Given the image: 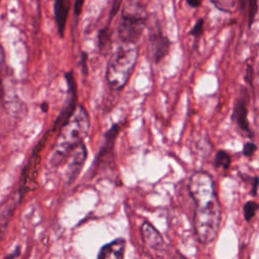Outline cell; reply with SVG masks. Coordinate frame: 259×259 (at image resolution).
Returning a JSON list of instances; mask_svg holds the SVG:
<instances>
[{
	"mask_svg": "<svg viewBox=\"0 0 259 259\" xmlns=\"http://www.w3.org/2000/svg\"><path fill=\"white\" fill-rule=\"evenodd\" d=\"M252 75H253L252 67H251L250 65H248V66H247V69H246V80L249 82L250 85L252 84Z\"/></svg>",
	"mask_w": 259,
	"mask_h": 259,
	"instance_id": "cell-23",
	"label": "cell"
},
{
	"mask_svg": "<svg viewBox=\"0 0 259 259\" xmlns=\"http://www.w3.org/2000/svg\"><path fill=\"white\" fill-rule=\"evenodd\" d=\"M230 164H231L230 155L223 150L218 151L215 154V158H214V166L218 168L228 169Z\"/></svg>",
	"mask_w": 259,
	"mask_h": 259,
	"instance_id": "cell-14",
	"label": "cell"
},
{
	"mask_svg": "<svg viewBox=\"0 0 259 259\" xmlns=\"http://www.w3.org/2000/svg\"><path fill=\"white\" fill-rule=\"evenodd\" d=\"M64 77H65V81L67 83V94H66V98H65L63 107L60 110L58 116L56 117V119L53 123L51 133L59 131L69 120V118L75 112L77 105H78L77 104V99H78L77 83H76V79H75L73 70L67 71L64 74Z\"/></svg>",
	"mask_w": 259,
	"mask_h": 259,
	"instance_id": "cell-5",
	"label": "cell"
},
{
	"mask_svg": "<svg viewBox=\"0 0 259 259\" xmlns=\"http://www.w3.org/2000/svg\"><path fill=\"white\" fill-rule=\"evenodd\" d=\"M125 251V241L116 239L100 249L98 259H123Z\"/></svg>",
	"mask_w": 259,
	"mask_h": 259,
	"instance_id": "cell-10",
	"label": "cell"
},
{
	"mask_svg": "<svg viewBox=\"0 0 259 259\" xmlns=\"http://www.w3.org/2000/svg\"><path fill=\"white\" fill-rule=\"evenodd\" d=\"M148 13L143 4L136 0L127 1L121 11L117 34L121 42L136 44L146 26Z\"/></svg>",
	"mask_w": 259,
	"mask_h": 259,
	"instance_id": "cell-4",
	"label": "cell"
},
{
	"mask_svg": "<svg viewBox=\"0 0 259 259\" xmlns=\"http://www.w3.org/2000/svg\"><path fill=\"white\" fill-rule=\"evenodd\" d=\"M84 2H85V0H75L74 5H73V12H74L75 17H78L81 15Z\"/></svg>",
	"mask_w": 259,
	"mask_h": 259,
	"instance_id": "cell-22",
	"label": "cell"
},
{
	"mask_svg": "<svg viewBox=\"0 0 259 259\" xmlns=\"http://www.w3.org/2000/svg\"><path fill=\"white\" fill-rule=\"evenodd\" d=\"M186 1H187L188 5H189L190 7L196 8V7L200 6V4H201V2H202L203 0H186Z\"/></svg>",
	"mask_w": 259,
	"mask_h": 259,
	"instance_id": "cell-24",
	"label": "cell"
},
{
	"mask_svg": "<svg viewBox=\"0 0 259 259\" xmlns=\"http://www.w3.org/2000/svg\"><path fill=\"white\" fill-rule=\"evenodd\" d=\"M90 128V116L84 105L78 104L69 120L59 130L51 156V164L59 166L87 137Z\"/></svg>",
	"mask_w": 259,
	"mask_h": 259,
	"instance_id": "cell-2",
	"label": "cell"
},
{
	"mask_svg": "<svg viewBox=\"0 0 259 259\" xmlns=\"http://www.w3.org/2000/svg\"><path fill=\"white\" fill-rule=\"evenodd\" d=\"M87 60H88V54L86 52H82L81 53V60H80V64H81V72L84 76H87L88 74V65H87Z\"/></svg>",
	"mask_w": 259,
	"mask_h": 259,
	"instance_id": "cell-21",
	"label": "cell"
},
{
	"mask_svg": "<svg viewBox=\"0 0 259 259\" xmlns=\"http://www.w3.org/2000/svg\"><path fill=\"white\" fill-rule=\"evenodd\" d=\"M54 1V15L57 24V29L59 36L64 37L66 31V25L69 17V12L71 9L70 0H53Z\"/></svg>",
	"mask_w": 259,
	"mask_h": 259,
	"instance_id": "cell-9",
	"label": "cell"
},
{
	"mask_svg": "<svg viewBox=\"0 0 259 259\" xmlns=\"http://www.w3.org/2000/svg\"><path fill=\"white\" fill-rule=\"evenodd\" d=\"M188 188L195 203L194 230L198 240L207 244L215 237L221 224V205L211 176L203 171L195 172Z\"/></svg>",
	"mask_w": 259,
	"mask_h": 259,
	"instance_id": "cell-1",
	"label": "cell"
},
{
	"mask_svg": "<svg viewBox=\"0 0 259 259\" xmlns=\"http://www.w3.org/2000/svg\"><path fill=\"white\" fill-rule=\"evenodd\" d=\"M138 54L136 44L125 42L119 45L111 53L106 65L105 79L112 90H121L126 85L134 72Z\"/></svg>",
	"mask_w": 259,
	"mask_h": 259,
	"instance_id": "cell-3",
	"label": "cell"
},
{
	"mask_svg": "<svg viewBox=\"0 0 259 259\" xmlns=\"http://www.w3.org/2000/svg\"><path fill=\"white\" fill-rule=\"evenodd\" d=\"M122 0H112L111 6H110V10H109V19H108V23H110L111 19L116 15L117 11L119 10L120 4H121Z\"/></svg>",
	"mask_w": 259,
	"mask_h": 259,
	"instance_id": "cell-19",
	"label": "cell"
},
{
	"mask_svg": "<svg viewBox=\"0 0 259 259\" xmlns=\"http://www.w3.org/2000/svg\"><path fill=\"white\" fill-rule=\"evenodd\" d=\"M245 93L246 92L241 93V96L238 98V100L234 106L232 118L241 131L246 133V135L248 137H252L253 135H252V132L250 131L248 119H247L248 108H247V99H246Z\"/></svg>",
	"mask_w": 259,
	"mask_h": 259,
	"instance_id": "cell-8",
	"label": "cell"
},
{
	"mask_svg": "<svg viewBox=\"0 0 259 259\" xmlns=\"http://www.w3.org/2000/svg\"><path fill=\"white\" fill-rule=\"evenodd\" d=\"M247 4H248V23H249V26H251L252 23L254 22L255 16L258 11V3H257V0H247Z\"/></svg>",
	"mask_w": 259,
	"mask_h": 259,
	"instance_id": "cell-16",
	"label": "cell"
},
{
	"mask_svg": "<svg viewBox=\"0 0 259 259\" xmlns=\"http://www.w3.org/2000/svg\"><path fill=\"white\" fill-rule=\"evenodd\" d=\"M171 41L167 36H165L159 29L154 30L149 35V51L151 58L155 63H159L162 59L167 56Z\"/></svg>",
	"mask_w": 259,
	"mask_h": 259,
	"instance_id": "cell-6",
	"label": "cell"
},
{
	"mask_svg": "<svg viewBox=\"0 0 259 259\" xmlns=\"http://www.w3.org/2000/svg\"><path fill=\"white\" fill-rule=\"evenodd\" d=\"M258 205L256 202L254 201H248L245 205H244V215H245V219L247 221L251 220L252 217L255 214L256 212V209H257Z\"/></svg>",
	"mask_w": 259,
	"mask_h": 259,
	"instance_id": "cell-17",
	"label": "cell"
},
{
	"mask_svg": "<svg viewBox=\"0 0 259 259\" xmlns=\"http://www.w3.org/2000/svg\"><path fill=\"white\" fill-rule=\"evenodd\" d=\"M257 149V146L254 144V143H246L243 147V154L246 156V157H251L253 156V154L255 153Z\"/></svg>",
	"mask_w": 259,
	"mask_h": 259,
	"instance_id": "cell-20",
	"label": "cell"
},
{
	"mask_svg": "<svg viewBox=\"0 0 259 259\" xmlns=\"http://www.w3.org/2000/svg\"><path fill=\"white\" fill-rule=\"evenodd\" d=\"M4 71H5V52L0 46V102L5 104V86H4Z\"/></svg>",
	"mask_w": 259,
	"mask_h": 259,
	"instance_id": "cell-13",
	"label": "cell"
},
{
	"mask_svg": "<svg viewBox=\"0 0 259 259\" xmlns=\"http://www.w3.org/2000/svg\"><path fill=\"white\" fill-rule=\"evenodd\" d=\"M87 158V149L84 143H81L69 157V162L66 170V177L69 182L74 181L79 175Z\"/></svg>",
	"mask_w": 259,
	"mask_h": 259,
	"instance_id": "cell-7",
	"label": "cell"
},
{
	"mask_svg": "<svg viewBox=\"0 0 259 259\" xmlns=\"http://www.w3.org/2000/svg\"><path fill=\"white\" fill-rule=\"evenodd\" d=\"M202 31H203V19L200 18L196 21V23L190 30V34L194 37H199L200 34L202 33Z\"/></svg>",
	"mask_w": 259,
	"mask_h": 259,
	"instance_id": "cell-18",
	"label": "cell"
},
{
	"mask_svg": "<svg viewBox=\"0 0 259 259\" xmlns=\"http://www.w3.org/2000/svg\"><path fill=\"white\" fill-rule=\"evenodd\" d=\"M144 242L150 248H159L163 244V239L159 232L149 223H144L141 228Z\"/></svg>",
	"mask_w": 259,
	"mask_h": 259,
	"instance_id": "cell-11",
	"label": "cell"
},
{
	"mask_svg": "<svg viewBox=\"0 0 259 259\" xmlns=\"http://www.w3.org/2000/svg\"><path fill=\"white\" fill-rule=\"evenodd\" d=\"M40 109H41L44 112H48V110H49V103L46 102V101L41 102V104H40Z\"/></svg>",
	"mask_w": 259,
	"mask_h": 259,
	"instance_id": "cell-25",
	"label": "cell"
},
{
	"mask_svg": "<svg viewBox=\"0 0 259 259\" xmlns=\"http://www.w3.org/2000/svg\"><path fill=\"white\" fill-rule=\"evenodd\" d=\"M97 42L100 53L103 55L107 54L111 47V31L109 23H107L104 27L99 29L97 34Z\"/></svg>",
	"mask_w": 259,
	"mask_h": 259,
	"instance_id": "cell-12",
	"label": "cell"
},
{
	"mask_svg": "<svg viewBox=\"0 0 259 259\" xmlns=\"http://www.w3.org/2000/svg\"><path fill=\"white\" fill-rule=\"evenodd\" d=\"M175 259H184L183 257H177V258H175Z\"/></svg>",
	"mask_w": 259,
	"mask_h": 259,
	"instance_id": "cell-26",
	"label": "cell"
},
{
	"mask_svg": "<svg viewBox=\"0 0 259 259\" xmlns=\"http://www.w3.org/2000/svg\"><path fill=\"white\" fill-rule=\"evenodd\" d=\"M212 4L221 11L231 13L236 8V0H210Z\"/></svg>",
	"mask_w": 259,
	"mask_h": 259,
	"instance_id": "cell-15",
	"label": "cell"
}]
</instances>
